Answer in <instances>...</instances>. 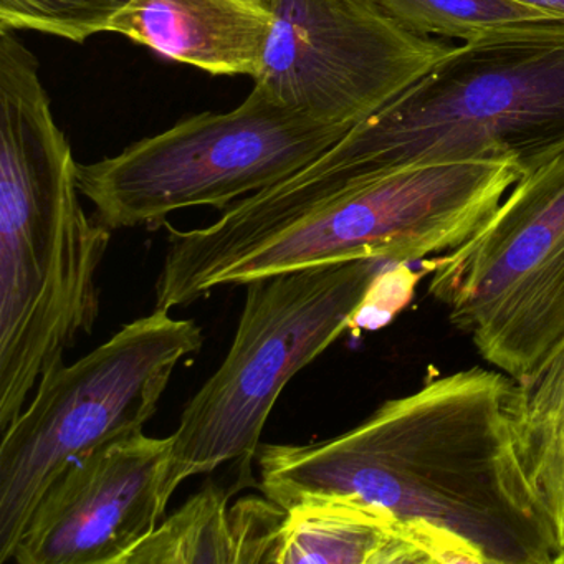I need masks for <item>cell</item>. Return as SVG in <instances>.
Listing matches in <instances>:
<instances>
[{
  "label": "cell",
  "mask_w": 564,
  "mask_h": 564,
  "mask_svg": "<svg viewBox=\"0 0 564 564\" xmlns=\"http://www.w3.org/2000/svg\"><path fill=\"white\" fill-rule=\"evenodd\" d=\"M520 382L497 368L429 379L361 424L305 445H260L259 487L286 510L352 498L411 528L432 563L557 564L553 521L520 444Z\"/></svg>",
  "instance_id": "cell-1"
},
{
  "label": "cell",
  "mask_w": 564,
  "mask_h": 564,
  "mask_svg": "<svg viewBox=\"0 0 564 564\" xmlns=\"http://www.w3.org/2000/svg\"><path fill=\"white\" fill-rule=\"evenodd\" d=\"M523 174L511 158L409 164L326 186L290 174L237 200L210 226L164 224L156 308L171 312L220 286L352 260L424 262L467 240Z\"/></svg>",
  "instance_id": "cell-2"
},
{
  "label": "cell",
  "mask_w": 564,
  "mask_h": 564,
  "mask_svg": "<svg viewBox=\"0 0 564 564\" xmlns=\"http://www.w3.org/2000/svg\"><path fill=\"white\" fill-rule=\"evenodd\" d=\"M78 163L37 57L0 32V429L100 315L111 229L82 206Z\"/></svg>",
  "instance_id": "cell-3"
},
{
  "label": "cell",
  "mask_w": 564,
  "mask_h": 564,
  "mask_svg": "<svg viewBox=\"0 0 564 564\" xmlns=\"http://www.w3.org/2000/svg\"><path fill=\"white\" fill-rule=\"evenodd\" d=\"M564 151V19L497 29L329 148L346 180L435 161L511 158L523 173Z\"/></svg>",
  "instance_id": "cell-4"
},
{
  "label": "cell",
  "mask_w": 564,
  "mask_h": 564,
  "mask_svg": "<svg viewBox=\"0 0 564 564\" xmlns=\"http://www.w3.org/2000/svg\"><path fill=\"white\" fill-rule=\"evenodd\" d=\"M392 265L352 260L246 285L226 359L187 402L171 434L181 484L224 465L243 487L253 484L252 460L283 389L355 325Z\"/></svg>",
  "instance_id": "cell-5"
},
{
  "label": "cell",
  "mask_w": 564,
  "mask_h": 564,
  "mask_svg": "<svg viewBox=\"0 0 564 564\" xmlns=\"http://www.w3.org/2000/svg\"><path fill=\"white\" fill-rule=\"evenodd\" d=\"M203 328L170 310L121 326L74 365L51 369L0 442V563H9L39 501L85 452L143 431L174 371L200 351Z\"/></svg>",
  "instance_id": "cell-6"
},
{
  "label": "cell",
  "mask_w": 564,
  "mask_h": 564,
  "mask_svg": "<svg viewBox=\"0 0 564 564\" xmlns=\"http://www.w3.org/2000/svg\"><path fill=\"white\" fill-rule=\"evenodd\" d=\"M348 133L252 88L234 110L184 118L115 156L78 163V187L108 229H158L177 210L227 209L295 173Z\"/></svg>",
  "instance_id": "cell-7"
},
{
  "label": "cell",
  "mask_w": 564,
  "mask_h": 564,
  "mask_svg": "<svg viewBox=\"0 0 564 564\" xmlns=\"http://www.w3.org/2000/svg\"><path fill=\"white\" fill-rule=\"evenodd\" d=\"M421 269L478 355L528 381L564 338V151L524 173L467 240Z\"/></svg>",
  "instance_id": "cell-8"
},
{
  "label": "cell",
  "mask_w": 564,
  "mask_h": 564,
  "mask_svg": "<svg viewBox=\"0 0 564 564\" xmlns=\"http://www.w3.org/2000/svg\"><path fill=\"white\" fill-rule=\"evenodd\" d=\"M273 24L253 88L351 131L442 61L451 45L409 32L375 0H267Z\"/></svg>",
  "instance_id": "cell-9"
},
{
  "label": "cell",
  "mask_w": 564,
  "mask_h": 564,
  "mask_svg": "<svg viewBox=\"0 0 564 564\" xmlns=\"http://www.w3.org/2000/svg\"><path fill=\"white\" fill-rule=\"evenodd\" d=\"M180 485L171 435L140 431L104 442L45 491L11 561L124 564L160 527Z\"/></svg>",
  "instance_id": "cell-10"
},
{
  "label": "cell",
  "mask_w": 564,
  "mask_h": 564,
  "mask_svg": "<svg viewBox=\"0 0 564 564\" xmlns=\"http://www.w3.org/2000/svg\"><path fill=\"white\" fill-rule=\"evenodd\" d=\"M272 24L267 0H131L111 32L214 77L253 78Z\"/></svg>",
  "instance_id": "cell-11"
},
{
  "label": "cell",
  "mask_w": 564,
  "mask_h": 564,
  "mask_svg": "<svg viewBox=\"0 0 564 564\" xmlns=\"http://www.w3.org/2000/svg\"><path fill=\"white\" fill-rule=\"evenodd\" d=\"M240 488L239 481L230 488L209 481L124 564H273L286 510L265 495L230 505Z\"/></svg>",
  "instance_id": "cell-12"
},
{
  "label": "cell",
  "mask_w": 564,
  "mask_h": 564,
  "mask_svg": "<svg viewBox=\"0 0 564 564\" xmlns=\"http://www.w3.org/2000/svg\"><path fill=\"white\" fill-rule=\"evenodd\" d=\"M432 563L421 538L394 514L352 498L286 508L273 564Z\"/></svg>",
  "instance_id": "cell-13"
},
{
  "label": "cell",
  "mask_w": 564,
  "mask_h": 564,
  "mask_svg": "<svg viewBox=\"0 0 564 564\" xmlns=\"http://www.w3.org/2000/svg\"><path fill=\"white\" fill-rule=\"evenodd\" d=\"M518 424L528 477L553 521L563 554L564 338L541 368L528 381L520 382Z\"/></svg>",
  "instance_id": "cell-14"
},
{
  "label": "cell",
  "mask_w": 564,
  "mask_h": 564,
  "mask_svg": "<svg viewBox=\"0 0 564 564\" xmlns=\"http://www.w3.org/2000/svg\"><path fill=\"white\" fill-rule=\"evenodd\" d=\"M399 25L422 37L468 42L497 29L556 19L518 0H375ZM563 19V18H561Z\"/></svg>",
  "instance_id": "cell-15"
},
{
  "label": "cell",
  "mask_w": 564,
  "mask_h": 564,
  "mask_svg": "<svg viewBox=\"0 0 564 564\" xmlns=\"http://www.w3.org/2000/svg\"><path fill=\"white\" fill-rule=\"evenodd\" d=\"M131 0H0V31H28L85 44L111 32Z\"/></svg>",
  "instance_id": "cell-16"
},
{
  "label": "cell",
  "mask_w": 564,
  "mask_h": 564,
  "mask_svg": "<svg viewBox=\"0 0 564 564\" xmlns=\"http://www.w3.org/2000/svg\"><path fill=\"white\" fill-rule=\"evenodd\" d=\"M518 2L538 9L544 14L553 15V18L564 19V0H518Z\"/></svg>",
  "instance_id": "cell-17"
},
{
  "label": "cell",
  "mask_w": 564,
  "mask_h": 564,
  "mask_svg": "<svg viewBox=\"0 0 564 564\" xmlns=\"http://www.w3.org/2000/svg\"><path fill=\"white\" fill-rule=\"evenodd\" d=\"M557 564H564V553L561 554L560 561H557Z\"/></svg>",
  "instance_id": "cell-18"
}]
</instances>
